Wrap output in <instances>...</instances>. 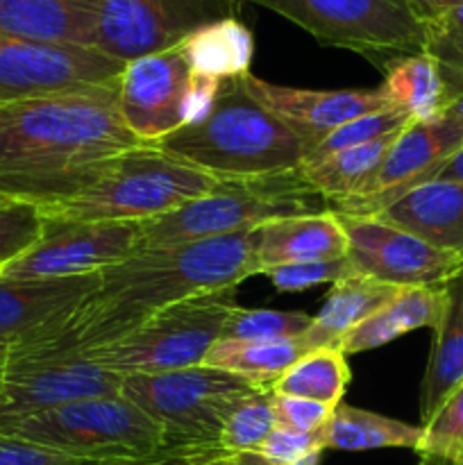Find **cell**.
I'll return each instance as SVG.
<instances>
[{"mask_svg":"<svg viewBox=\"0 0 463 465\" xmlns=\"http://www.w3.org/2000/svg\"><path fill=\"white\" fill-rule=\"evenodd\" d=\"M241 0H95L94 48L127 64L177 48L209 23L236 16Z\"/></svg>","mask_w":463,"mask_h":465,"instance_id":"30bf717a","label":"cell"},{"mask_svg":"<svg viewBox=\"0 0 463 465\" xmlns=\"http://www.w3.org/2000/svg\"><path fill=\"white\" fill-rule=\"evenodd\" d=\"M272 391L254 389L239 400L222 422L218 448L227 452H257L277 427Z\"/></svg>","mask_w":463,"mask_h":465,"instance_id":"4dcf8cb0","label":"cell"},{"mask_svg":"<svg viewBox=\"0 0 463 465\" xmlns=\"http://www.w3.org/2000/svg\"><path fill=\"white\" fill-rule=\"evenodd\" d=\"M411 5L427 21V18H434L438 16V14L449 12V9L463 7V0H411Z\"/></svg>","mask_w":463,"mask_h":465,"instance_id":"f6af8a7d","label":"cell"},{"mask_svg":"<svg viewBox=\"0 0 463 465\" xmlns=\"http://www.w3.org/2000/svg\"><path fill=\"white\" fill-rule=\"evenodd\" d=\"M352 372L339 348L309 350L272 384L275 395L304 398L336 409L343 402Z\"/></svg>","mask_w":463,"mask_h":465,"instance_id":"f546056e","label":"cell"},{"mask_svg":"<svg viewBox=\"0 0 463 465\" xmlns=\"http://www.w3.org/2000/svg\"><path fill=\"white\" fill-rule=\"evenodd\" d=\"M330 203L307 184L300 168L280 175L218 180L200 198L141 223L139 250L195 243L254 230L268 221L320 213Z\"/></svg>","mask_w":463,"mask_h":465,"instance_id":"5b68a950","label":"cell"},{"mask_svg":"<svg viewBox=\"0 0 463 465\" xmlns=\"http://www.w3.org/2000/svg\"><path fill=\"white\" fill-rule=\"evenodd\" d=\"M41 227L44 216L36 204L21 200L0 204V268L34 245L41 236Z\"/></svg>","mask_w":463,"mask_h":465,"instance_id":"d590c367","label":"cell"},{"mask_svg":"<svg viewBox=\"0 0 463 465\" xmlns=\"http://www.w3.org/2000/svg\"><path fill=\"white\" fill-rule=\"evenodd\" d=\"M375 216L463 257V182H425Z\"/></svg>","mask_w":463,"mask_h":465,"instance_id":"ffe728a7","label":"cell"},{"mask_svg":"<svg viewBox=\"0 0 463 465\" xmlns=\"http://www.w3.org/2000/svg\"><path fill=\"white\" fill-rule=\"evenodd\" d=\"M0 32L94 48L95 0H0Z\"/></svg>","mask_w":463,"mask_h":465,"instance_id":"7402d4cb","label":"cell"},{"mask_svg":"<svg viewBox=\"0 0 463 465\" xmlns=\"http://www.w3.org/2000/svg\"><path fill=\"white\" fill-rule=\"evenodd\" d=\"M272 409H275L277 427L300 431V434H318L334 413V409L327 404L304 398H289V395H272Z\"/></svg>","mask_w":463,"mask_h":465,"instance_id":"74e56055","label":"cell"},{"mask_svg":"<svg viewBox=\"0 0 463 465\" xmlns=\"http://www.w3.org/2000/svg\"><path fill=\"white\" fill-rule=\"evenodd\" d=\"M177 48L195 75L216 77L221 82L239 80L250 73L254 36L248 25L230 16L195 30Z\"/></svg>","mask_w":463,"mask_h":465,"instance_id":"cb8c5ba5","label":"cell"},{"mask_svg":"<svg viewBox=\"0 0 463 465\" xmlns=\"http://www.w3.org/2000/svg\"><path fill=\"white\" fill-rule=\"evenodd\" d=\"M434 180H458L463 182V148L457 150L443 166L438 168V173L434 175Z\"/></svg>","mask_w":463,"mask_h":465,"instance_id":"bcb514c9","label":"cell"},{"mask_svg":"<svg viewBox=\"0 0 463 465\" xmlns=\"http://www.w3.org/2000/svg\"><path fill=\"white\" fill-rule=\"evenodd\" d=\"M422 53L438 64L440 73L463 77V7L427 18Z\"/></svg>","mask_w":463,"mask_h":465,"instance_id":"e575fe53","label":"cell"},{"mask_svg":"<svg viewBox=\"0 0 463 465\" xmlns=\"http://www.w3.org/2000/svg\"><path fill=\"white\" fill-rule=\"evenodd\" d=\"M191 71L180 48L145 54L125 64L118 80V107L127 130L154 145L184 125V95Z\"/></svg>","mask_w":463,"mask_h":465,"instance_id":"2e32d148","label":"cell"},{"mask_svg":"<svg viewBox=\"0 0 463 465\" xmlns=\"http://www.w3.org/2000/svg\"><path fill=\"white\" fill-rule=\"evenodd\" d=\"M398 134L399 132H395V134L370 141L366 145L340 150V153L330 154L320 162L302 163L300 173L307 180V184L330 204L357 198L359 193L366 191L375 173L379 171L381 162H384L386 153H389Z\"/></svg>","mask_w":463,"mask_h":465,"instance_id":"83f0119b","label":"cell"},{"mask_svg":"<svg viewBox=\"0 0 463 465\" xmlns=\"http://www.w3.org/2000/svg\"><path fill=\"white\" fill-rule=\"evenodd\" d=\"M125 377L89 361L84 354L73 357H7L0 418L45 411L80 400L121 395Z\"/></svg>","mask_w":463,"mask_h":465,"instance_id":"9a60e30c","label":"cell"},{"mask_svg":"<svg viewBox=\"0 0 463 465\" xmlns=\"http://www.w3.org/2000/svg\"><path fill=\"white\" fill-rule=\"evenodd\" d=\"M252 230L195 243L136 250L100 271V282L73 312L9 345L12 357H73L113 343L171 304L234 289L257 275Z\"/></svg>","mask_w":463,"mask_h":465,"instance_id":"6da1fadb","label":"cell"},{"mask_svg":"<svg viewBox=\"0 0 463 465\" xmlns=\"http://www.w3.org/2000/svg\"><path fill=\"white\" fill-rule=\"evenodd\" d=\"M384 84L389 103L411 116V121H434L443 116L448 91L440 66L425 53L404 54L386 64Z\"/></svg>","mask_w":463,"mask_h":465,"instance_id":"4316f807","label":"cell"},{"mask_svg":"<svg viewBox=\"0 0 463 465\" xmlns=\"http://www.w3.org/2000/svg\"><path fill=\"white\" fill-rule=\"evenodd\" d=\"M112 461H86V459L68 457L41 445L25 443L0 434V465H104Z\"/></svg>","mask_w":463,"mask_h":465,"instance_id":"ab89813d","label":"cell"},{"mask_svg":"<svg viewBox=\"0 0 463 465\" xmlns=\"http://www.w3.org/2000/svg\"><path fill=\"white\" fill-rule=\"evenodd\" d=\"M311 325V316L302 312L275 309H243L236 304L227 318L218 341H286L300 339Z\"/></svg>","mask_w":463,"mask_h":465,"instance_id":"d6a6232c","label":"cell"},{"mask_svg":"<svg viewBox=\"0 0 463 465\" xmlns=\"http://www.w3.org/2000/svg\"><path fill=\"white\" fill-rule=\"evenodd\" d=\"M7 357H9V343L0 341V393H3V381H5V368H7Z\"/></svg>","mask_w":463,"mask_h":465,"instance_id":"7dc6e473","label":"cell"},{"mask_svg":"<svg viewBox=\"0 0 463 465\" xmlns=\"http://www.w3.org/2000/svg\"><path fill=\"white\" fill-rule=\"evenodd\" d=\"M216 182L157 145L141 143L89 163L75 193L39 212L68 221L143 223L200 198Z\"/></svg>","mask_w":463,"mask_h":465,"instance_id":"277c9868","label":"cell"},{"mask_svg":"<svg viewBox=\"0 0 463 465\" xmlns=\"http://www.w3.org/2000/svg\"><path fill=\"white\" fill-rule=\"evenodd\" d=\"M280 14L318 44L352 50L381 66L425 50V18L411 0H250Z\"/></svg>","mask_w":463,"mask_h":465,"instance_id":"9c48e42d","label":"cell"},{"mask_svg":"<svg viewBox=\"0 0 463 465\" xmlns=\"http://www.w3.org/2000/svg\"><path fill=\"white\" fill-rule=\"evenodd\" d=\"M141 223L68 221L44 216L41 236L30 250L0 268L14 280L94 275L125 262L139 250Z\"/></svg>","mask_w":463,"mask_h":465,"instance_id":"4fadbf2b","label":"cell"},{"mask_svg":"<svg viewBox=\"0 0 463 465\" xmlns=\"http://www.w3.org/2000/svg\"><path fill=\"white\" fill-rule=\"evenodd\" d=\"M189 465H271L257 452H227L222 448L186 450Z\"/></svg>","mask_w":463,"mask_h":465,"instance_id":"b9f144b4","label":"cell"},{"mask_svg":"<svg viewBox=\"0 0 463 465\" xmlns=\"http://www.w3.org/2000/svg\"><path fill=\"white\" fill-rule=\"evenodd\" d=\"M254 389L234 372L200 363L162 375L125 377L121 395L162 427L168 448L200 450L216 448L227 413Z\"/></svg>","mask_w":463,"mask_h":465,"instance_id":"ba28073f","label":"cell"},{"mask_svg":"<svg viewBox=\"0 0 463 465\" xmlns=\"http://www.w3.org/2000/svg\"><path fill=\"white\" fill-rule=\"evenodd\" d=\"M221 80L207 75H195L191 73L189 89H186L184 95V107H182V114H184V125H191V123L200 121L204 114L209 112V107L216 100L218 91H221ZM182 125V127H184Z\"/></svg>","mask_w":463,"mask_h":465,"instance_id":"60d3db41","label":"cell"},{"mask_svg":"<svg viewBox=\"0 0 463 465\" xmlns=\"http://www.w3.org/2000/svg\"><path fill=\"white\" fill-rule=\"evenodd\" d=\"M7 203H14L12 198H5V195H0V204H7Z\"/></svg>","mask_w":463,"mask_h":465,"instance_id":"681fc988","label":"cell"},{"mask_svg":"<svg viewBox=\"0 0 463 465\" xmlns=\"http://www.w3.org/2000/svg\"><path fill=\"white\" fill-rule=\"evenodd\" d=\"M409 123H413L411 116L399 107H386L379 109V112L359 116L354 121H348L345 125L336 127L316 148L309 150L304 163L320 162V159L340 153V150L357 148V145H366L370 141L384 139V136L395 134V132H402Z\"/></svg>","mask_w":463,"mask_h":465,"instance_id":"836d02e7","label":"cell"},{"mask_svg":"<svg viewBox=\"0 0 463 465\" xmlns=\"http://www.w3.org/2000/svg\"><path fill=\"white\" fill-rule=\"evenodd\" d=\"M100 272L14 280L0 275V341L16 343L53 325L98 286Z\"/></svg>","mask_w":463,"mask_h":465,"instance_id":"ac0fdd59","label":"cell"},{"mask_svg":"<svg viewBox=\"0 0 463 465\" xmlns=\"http://www.w3.org/2000/svg\"><path fill=\"white\" fill-rule=\"evenodd\" d=\"M136 145L118 107V82L0 104V195L23 203L36 182Z\"/></svg>","mask_w":463,"mask_h":465,"instance_id":"7a4b0ae2","label":"cell"},{"mask_svg":"<svg viewBox=\"0 0 463 465\" xmlns=\"http://www.w3.org/2000/svg\"><path fill=\"white\" fill-rule=\"evenodd\" d=\"M307 352L300 339L216 341L204 357V366L234 372L257 389L272 391V384Z\"/></svg>","mask_w":463,"mask_h":465,"instance_id":"f1b7e54d","label":"cell"},{"mask_svg":"<svg viewBox=\"0 0 463 465\" xmlns=\"http://www.w3.org/2000/svg\"><path fill=\"white\" fill-rule=\"evenodd\" d=\"M125 64L95 48L44 44L0 32V104L109 86Z\"/></svg>","mask_w":463,"mask_h":465,"instance_id":"8fae6325","label":"cell"},{"mask_svg":"<svg viewBox=\"0 0 463 465\" xmlns=\"http://www.w3.org/2000/svg\"><path fill=\"white\" fill-rule=\"evenodd\" d=\"M449 298H452V284L398 289V293L379 312L372 313L340 339L339 350L348 357V354L384 348L409 331L434 330L448 312Z\"/></svg>","mask_w":463,"mask_h":465,"instance_id":"44dd1931","label":"cell"},{"mask_svg":"<svg viewBox=\"0 0 463 465\" xmlns=\"http://www.w3.org/2000/svg\"><path fill=\"white\" fill-rule=\"evenodd\" d=\"M0 434L86 461H132L168 448L162 427L123 395L0 418Z\"/></svg>","mask_w":463,"mask_h":465,"instance_id":"8992f818","label":"cell"},{"mask_svg":"<svg viewBox=\"0 0 463 465\" xmlns=\"http://www.w3.org/2000/svg\"><path fill=\"white\" fill-rule=\"evenodd\" d=\"M113 465H189V459H186V450L166 448L157 454H150V457L132 459V461H118Z\"/></svg>","mask_w":463,"mask_h":465,"instance_id":"ee69618b","label":"cell"},{"mask_svg":"<svg viewBox=\"0 0 463 465\" xmlns=\"http://www.w3.org/2000/svg\"><path fill=\"white\" fill-rule=\"evenodd\" d=\"M463 148V125L457 118L413 121L395 136L379 171L357 198L331 203L330 209L345 216H375L416 186L434 180L438 168Z\"/></svg>","mask_w":463,"mask_h":465,"instance_id":"5bb4252c","label":"cell"},{"mask_svg":"<svg viewBox=\"0 0 463 465\" xmlns=\"http://www.w3.org/2000/svg\"><path fill=\"white\" fill-rule=\"evenodd\" d=\"M445 91H448V104H445V112L448 116L457 118L458 123L463 125V77H454V75H445Z\"/></svg>","mask_w":463,"mask_h":465,"instance_id":"7bdbcfd3","label":"cell"},{"mask_svg":"<svg viewBox=\"0 0 463 465\" xmlns=\"http://www.w3.org/2000/svg\"><path fill=\"white\" fill-rule=\"evenodd\" d=\"M320 454H322V452L309 454V457H304L302 461H298L295 465H318V463H320Z\"/></svg>","mask_w":463,"mask_h":465,"instance_id":"c3c4849f","label":"cell"},{"mask_svg":"<svg viewBox=\"0 0 463 465\" xmlns=\"http://www.w3.org/2000/svg\"><path fill=\"white\" fill-rule=\"evenodd\" d=\"M313 452H322L318 434H300L284 427H275L257 450L259 457L271 465H295Z\"/></svg>","mask_w":463,"mask_h":465,"instance_id":"f35d334b","label":"cell"},{"mask_svg":"<svg viewBox=\"0 0 463 465\" xmlns=\"http://www.w3.org/2000/svg\"><path fill=\"white\" fill-rule=\"evenodd\" d=\"M422 439V425L395 420L381 413L350 407L340 402L330 420L318 431L320 450L340 452H368V450L402 448L416 452Z\"/></svg>","mask_w":463,"mask_h":465,"instance_id":"d4e9b609","label":"cell"},{"mask_svg":"<svg viewBox=\"0 0 463 465\" xmlns=\"http://www.w3.org/2000/svg\"><path fill=\"white\" fill-rule=\"evenodd\" d=\"M245 89L254 100L275 114L304 148L313 150L336 127L345 125L366 114L393 107L381 89H350V91H313L295 89V86L272 84V82L254 77L252 73L243 77Z\"/></svg>","mask_w":463,"mask_h":465,"instance_id":"e0dca14e","label":"cell"},{"mask_svg":"<svg viewBox=\"0 0 463 465\" xmlns=\"http://www.w3.org/2000/svg\"><path fill=\"white\" fill-rule=\"evenodd\" d=\"M395 293V286L352 272L345 280L331 284L320 312L311 318V325L300 336V341L307 350L339 348L340 339L348 331L379 312Z\"/></svg>","mask_w":463,"mask_h":465,"instance_id":"603a6c76","label":"cell"},{"mask_svg":"<svg viewBox=\"0 0 463 465\" xmlns=\"http://www.w3.org/2000/svg\"><path fill=\"white\" fill-rule=\"evenodd\" d=\"M252 248L259 272L286 263L325 262L348 254V236L339 213L331 209L320 213L284 216L252 230Z\"/></svg>","mask_w":463,"mask_h":465,"instance_id":"d6986e66","label":"cell"},{"mask_svg":"<svg viewBox=\"0 0 463 465\" xmlns=\"http://www.w3.org/2000/svg\"><path fill=\"white\" fill-rule=\"evenodd\" d=\"M420 465H463V384L422 422Z\"/></svg>","mask_w":463,"mask_h":465,"instance_id":"1f68e13d","label":"cell"},{"mask_svg":"<svg viewBox=\"0 0 463 465\" xmlns=\"http://www.w3.org/2000/svg\"><path fill=\"white\" fill-rule=\"evenodd\" d=\"M263 275L271 280L281 293H293V291H307L320 284H336L352 275L348 257L325 259V262H307V263H286L263 271Z\"/></svg>","mask_w":463,"mask_h":465,"instance_id":"8d00e7d4","label":"cell"},{"mask_svg":"<svg viewBox=\"0 0 463 465\" xmlns=\"http://www.w3.org/2000/svg\"><path fill=\"white\" fill-rule=\"evenodd\" d=\"M154 145L218 180L280 175L300 168L307 157L302 141L250 95L243 77L222 82L200 121Z\"/></svg>","mask_w":463,"mask_h":465,"instance_id":"3957f363","label":"cell"},{"mask_svg":"<svg viewBox=\"0 0 463 465\" xmlns=\"http://www.w3.org/2000/svg\"><path fill=\"white\" fill-rule=\"evenodd\" d=\"M463 384V277L452 284L448 312L434 327L429 361L420 386V420L427 422L436 409Z\"/></svg>","mask_w":463,"mask_h":465,"instance_id":"484cf974","label":"cell"},{"mask_svg":"<svg viewBox=\"0 0 463 465\" xmlns=\"http://www.w3.org/2000/svg\"><path fill=\"white\" fill-rule=\"evenodd\" d=\"M234 307V289L193 295L162 309L123 339L82 354L123 377L162 375L200 366L221 339Z\"/></svg>","mask_w":463,"mask_h":465,"instance_id":"52a82bcc","label":"cell"},{"mask_svg":"<svg viewBox=\"0 0 463 465\" xmlns=\"http://www.w3.org/2000/svg\"><path fill=\"white\" fill-rule=\"evenodd\" d=\"M336 213V212H334ZM348 236L352 272L395 289L449 286L463 277V257L427 243L420 236L381 221L379 216L339 213Z\"/></svg>","mask_w":463,"mask_h":465,"instance_id":"7c38bea8","label":"cell"}]
</instances>
